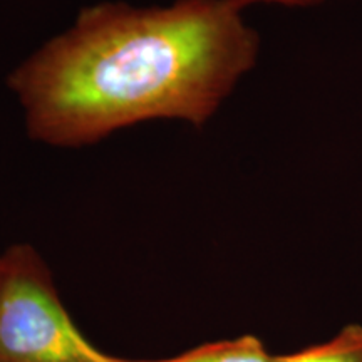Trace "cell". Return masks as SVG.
<instances>
[{
	"label": "cell",
	"mask_w": 362,
	"mask_h": 362,
	"mask_svg": "<svg viewBox=\"0 0 362 362\" xmlns=\"http://www.w3.org/2000/svg\"><path fill=\"white\" fill-rule=\"evenodd\" d=\"M274 362H362V325H347L336 337L319 346L274 356Z\"/></svg>",
	"instance_id": "obj_4"
},
{
	"label": "cell",
	"mask_w": 362,
	"mask_h": 362,
	"mask_svg": "<svg viewBox=\"0 0 362 362\" xmlns=\"http://www.w3.org/2000/svg\"><path fill=\"white\" fill-rule=\"evenodd\" d=\"M0 362H143L112 357L76 327L51 269L29 243L2 253Z\"/></svg>",
	"instance_id": "obj_2"
},
{
	"label": "cell",
	"mask_w": 362,
	"mask_h": 362,
	"mask_svg": "<svg viewBox=\"0 0 362 362\" xmlns=\"http://www.w3.org/2000/svg\"><path fill=\"white\" fill-rule=\"evenodd\" d=\"M143 362H274L259 339L253 336H242L230 341H220L194 347L185 354L161 361Z\"/></svg>",
	"instance_id": "obj_3"
},
{
	"label": "cell",
	"mask_w": 362,
	"mask_h": 362,
	"mask_svg": "<svg viewBox=\"0 0 362 362\" xmlns=\"http://www.w3.org/2000/svg\"><path fill=\"white\" fill-rule=\"evenodd\" d=\"M259 54L232 0H103L22 59L7 89L34 143L78 149L149 121L203 128Z\"/></svg>",
	"instance_id": "obj_1"
},
{
	"label": "cell",
	"mask_w": 362,
	"mask_h": 362,
	"mask_svg": "<svg viewBox=\"0 0 362 362\" xmlns=\"http://www.w3.org/2000/svg\"><path fill=\"white\" fill-rule=\"evenodd\" d=\"M233 4H237L240 8L252 7V6H279V7H287V8H309L322 6V4L329 2V0H232Z\"/></svg>",
	"instance_id": "obj_5"
},
{
	"label": "cell",
	"mask_w": 362,
	"mask_h": 362,
	"mask_svg": "<svg viewBox=\"0 0 362 362\" xmlns=\"http://www.w3.org/2000/svg\"><path fill=\"white\" fill-rule=\"evenodd\" d=\"M0 274H2V253H0Z\"/></svg>",
	"instance_id": "obj_6"
}]
</instances>
